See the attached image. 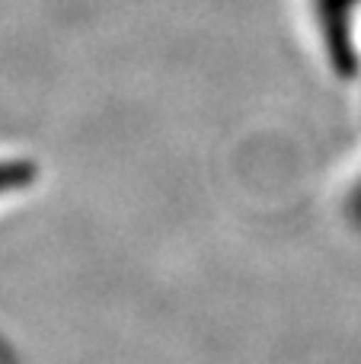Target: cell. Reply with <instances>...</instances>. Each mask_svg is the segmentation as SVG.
<instances>
[{
	"instance_id": "obj_1",
	"label": "cell",
	"mask_w": 361,
	"mask_h": 364,
	"mask_svg": "<svg viewBox=\"0 0 361 364\" xmlns=\"http://www.w3.org/2000/svg\"><path fill=\"white\" fill-rule=\"evenodd\" d=\"M361 0H317L320 10V26H323L326 45H330L333 61L343 70L355 68V55H352V42H349V10Z\"/></svg>"
}]
</instances>
